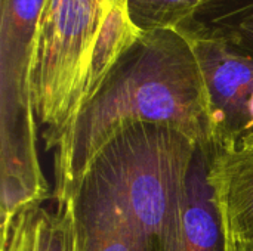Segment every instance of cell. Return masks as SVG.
I'll return each instance as SVG.
<instances>
[{"mask_svg": "<svg viewBox=\"0 0 253 251\" xmlns=\"http://www.w3.org/2000/svg\"><path fill=\"white\" fill-rule=\"evenodd\" d=\"M138 124L175 129L211 152L209 98L196 50L179 30L141 34L53 149L55 203L73 200L95 157Z\"/></svg>", "mask_w": 253, "mask_h": 251, "instance_id": "obj_1", "label": "cell"}, {"mask_svg": "<svg viewBox=\"0 0 253 251\" xmlns=\"http://www.w3.org/2000/svg\"><path fill=\"white\" fill-rule=\"evenodd\" d=\"M141 33L126 0H44L28 80L46 149L53 151Z\"/></svg>", "mask_w": 253, "mask_h": 251, "instance_id": "obj_2", "label": "cell"}, {"mask_svg": "<svg viewBox=\"0 0 253 251\" xmlns=\"http://www.w3.org/2000/svg\"><path fill=\"white\" fill-rule=\"evenodd\" d=\"M44 0H1L0 70L1 204L16 209L49 197L37 157V114L28 80L30 59Z\"/></svg>", "mask_w": 253, "mask_h": 251, "instance_id": "obj_3", "label": "cell"}, {"mask_svg": "<svg viewBox=\"0 0 253 251\" xmlns=\"http://www.w3.org/2000/svg\"><path fill=\"white\" fill-rule=\"evenodd\" d=\"M188 40L206 83L213 152L253 132V53L218 40Z\"/></svg>", "mask_w": 253, "mask_h": 251, "instance_id": "obj_4", "label": "cell"}, {"mask_svg": "<svg viewBox=\"0 0 253 251\" xmlns=\"http://www.w3.org/2000/svg\"><path fill=\"white\" fill-rule=\"evenodd\" d=\"M208 180L225 251L253 240V132L209 155Z\"/></svg>", "mask_w": 253, "mask_h": 251, "instance_id": "obj_5", "label": "cell"}, {"mask_svg": "<svg viewBox=\"0 0 253 251\" xmlns=\"http://www.w3.org/2000/svg\"><path fill=\"white\" fill-rule=\"evenodd\" d=\"M208 167L209 154L199 148L168 251H225L219 216L208 180Z\"/></svg>", "mask_w": 253, "mask_h": 251, "instance_id": "obj_6", "label": "cell"}, {"mask_svg": "<svg viewBox=\"0 0 253 251\" xmlns=\"http://www.w3.org/2000/svg\"><path fill=\"white\" fill-rule=\"evenodd\" d=\"M1 251H80L74 198L36 204L3 222Z\"/></svg>", "mask_w": 253, "mask_h": 251, "instance_id": "obj_7", "label": "cell"}, {"mask_svg": "<svg viewBox=\"0 0 253 251\" xmlns=\"http://www.w3.org/2000/svg\"><path fill=\"white\" fill-rule=\"evenodd\" d=\"M80 251H162L104 197L80 188L74 195Z\"/></svg>", "mask_w": 253, "mask_h": 251, "instance_id": "obj_8", "label": "cell"}, {"mask_svg": "<svg viewBox=\"0 0 253 251\" xmlns=\"http://www.w3.org/2000/svg\"><path fill=\"white\" fill-rule=\"evenodd\" d=\"M190 38L218 40L253 53V0H213L179 28Z\"/></svg>", "mask_w": 253, "mask_h": 251, "instance_id": "obj_9", "label": "cell"}, {"mask_svg": "<svg viewBox=\"0 0 253 251\" xmlns=\"http://www.w3.org/2000/svg\"><path fill=\"white\" fill-rule=\"evenodd\" d=\"M212 0H126L130 22L141 33L179 30Z\"/></svg>", "mask_w": 253, "mask_h": 251, "instance_id": "obj_10", "label": "cell"}, {"mask_svg": "<svg viewBox=\"0 0 253 251\" xmlns=\"http://www.w3.org/2000/svg\"><path fill=\"white\" fill-rule=\"evenodd\" d=\"M234 251H253V240L239 244V246L234 249Z\"/></svg>", "mask_w": 253, "mask_h": 251, "instance_id": "obj_11", "label": "cell"}, {"mask_svg": "<svg viewBox=\"0 0 253 251\" xmlns=\"http://www.w3.org/2000/svg\"><path fill=\"white\" fill-rule=\"evenodd\" d=\"M212 1H213V0H212Z\"/></svg>", "mask_w": 253, "mask_h": 251, "instance_id": "obj_12", "label": "cell"}]
</instances>
